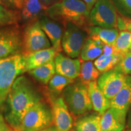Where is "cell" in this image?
Masks as SVG:
<instances>
[{
	"label": "cell",
	"instance_id": "22",
	"mask_svg": "<svg viewBox=\"0 0 131 131\" xmlns=\"http://www.w3.org/2000/svg\"><path fill=\"white\" fill-rule=\"evenodd\" d=\"M30 74L38 81L44 84H48L55 73L54 60L29 71Z\"/></svg>",
	"mask_w": 131,
	"mask_h": 131
},
{
	"label": "cell",
	"instance_id": "5",
	"mask_svg": "<svg viewBox=\"0 0 131 131\" xmlns=\"http://www.w3.org/2000/svg\"><path fill=\"white\" fill-rule=\"evenodd\" d=\"M52 109L41 100L26 113L19 131H39L52 125Z\"/></svg>",
	"mask_w": 131,
	"mask_h": 131
},
{
	"label": "cell",
	"instance_id": "41",
	"mask_svg": "<svg viewBox=\"0 0 131 131\" xmlns=\"http://www.w3.org/2000/svg\"><path fill=\"white\" fill-rule=\"evenodd\" d=\"M70 131H75V130H73V129H71V130H70Z\"/></svg>",
	"mask_w": 131,
	"mask_h": 131
},
{
	"label": "cell",
	"instance_id": "40",
	"mask_svg": "<svg viewBox=\"0 0 131 131\" xmlns=\"http://www.w3.org/2000/svg\"><path fill=\"white\" fill-rule=\"evenodd\" d=\"M0 5H3V3H2V1H1V0H0Z\"/></svg>",
	"mask_w": 131,
	"mask_h": 131
},
{
	"label": "cell",
	"instance_id": "4",
	"mask_svg": "<svg viewBox=\"0 0 131 131\" xmlns=\"http://www.w3.org/2000/svg\"><path fill=\"white\" fill-rule=\"evenodd\" d=\"M88 85L80 81L69 85L63 91V99L70 114L81 116L93 109L88 94Z\"/></svg>",
	"mask_w": 131,
	"mask_h": 131
},
{
	"label": "cell",
	"instance_id": "35",
	"mask_svg": "<svg viewBox=\"0 0 131 131\" xmlns=\"http://www.w3.org/2000/svg\"><path fill=\"white\" fill-rule=\"evenodd\" d=\"M40 1H41L44 4L49 7L52 4H53L54 3H57L59 0H40Z\"/></svg>",
	"mask_w": 131,
	"mask_h": 131
},
{
	"label": "cell",
	"instance_id": "24",
	"mask_svg": "<svg viewBox=\"0 0 131 131\" xmlns=\"http://www.w3.org/2000/svg\"><path fill=\"white\" fill-rule=\"evenodd\" d=\"M123 57L119 54H113L109 56L102 54L95 60L94 64L101 73H104L115 68Z\"/></svg>",
	"mask_w": 131,
	"mask_h": 131
},
{
	"label": "cell",
	"instance_id": "18",
	"mask_svg": "<svg viewBox=\"0 0 131 131\" xmlns=\"http://www.w3.org/2000/svg\"><path fill=\"white\" fill-rule=\"evenodd\" d=\"M90 38L102 45H114L118 35L117 29H106L98 26H91L88 32Z\"/></svg>",
	"mask_w": 131,
	"mask_h": 131
},
{
	"label": "cell",
	"instance_id": "28",
	"mask_svg": "<svg viewBox=\"0 0 131 131\" xmlns=\"http://www.w3.org/2000/svg\"><path fill=\"white\" fill-rule=\"evenodd\" d=\"M114 69L126 75H131V51L122 57V60Z\"/></svg>",
	"mask_w": 131,
	"mask_h": 131
},
{
	"label": "cell",
	"instance_id": "33",
	"mask_svg": "<svg viewBox=\"0 0 131 131\" xmlns=\"http://www.w3.org/2000/svg\"><path fill=\"white\" fill-rule=\"evenodd\" d=\"M103 55L106 56H109V55H113L115 53V48L114 45H104L103 46Z\"/></svg>",
	"mask_w": 131,
	"mask_h": 131
},
{
	"label": "cell",
	"instance_id": "9",
	"mask_svg": "<svg viewBox=\"0 0 131 131\" xmlns=\"http://www.w3.org/2000/svg\"><path fill=\"white\" fill-rule=\"evenodd\" d=\"M86 36L84 30L77 26L70 23L66 24L61 46L68 56L72 58L79 57Z\"/></svg>",
	"mask_w": 131,
	"mask_h": 131
},
{
	"label": "cell",
	"instance_id": "36",
	"mask_svg": "<svg viewBox=\"0 0 131 131\" xmlns=\"http://www.w3.org/2000/svg\"><path fill=\"white\" fill-rule=\"evenodd\" d=\"M82 1H84V2L92 9V8L93 7V6H94L95 4L96 3V1H97L98 0H82Z\"/></svg>",
	"mask_w": 131,
	"mask_h": 131
},
{
	"label": "cell",
	"instance_id": "7",
	"mask_svg": "<svg viewBox=\"0 0 131 131\" xmlns=\"http://www.w3.org/2000/svg\"><path fill=\"white\" fill-rule=\"evenodd\" d=\"M51 46L50 41L41 27L39 19L27 25L23 35L24 54L51 48Z\"/></svg>",
	"mask_w": 131,
	"mask_h": 131
},
{
	"label": "cell",
	"instance_id": "23",
	"mask_svg": "<svg viewBox=\"0 0 131 131\" xmlns=\"http://www.w3.org/2000/svg\"><path fill=\"white\" fill-rule=\"evenodd\" d=\"M100 73L91 61H81L80 73L78 77L84 84L88 85L92 81H96L100 76Z\"/></svg>",
	"mask_w": 131,
	"mask_h": 131
},
{
	"label": "cell",
	"instance_id": "38",
	"mask_svg": "<svg viewBox=\"0 0 131 131\" xmlns=\"http://www.w3.org/2000/svg\"><path fill=\"white\" fill-rule=\"evenodd\" d=\"M127 30L129 31V32H131V21H130V22H129L128 26H127Z\"/></svg>",
	"mask_w": 131,
	"mask_h": 131
},
{
	"label": "cell",
	"instance_id": "25",
	"mask_svg": "<svg viewBox=\"0 0 131 131\" xmlns=\"http://www.w3.org/2000/svg\"><path fill=\"white\" fill-rule=\"evenodd\" d=\"M115 53L124 56L130 51L131 32L127 30L120 31L114 45Z\"/></svg>",
	"mask_w": 131,
	"mask_h": 131
},
{
	"label": "cell",
	"instance_id": "26",
	"mask_svg": "<svg viewBox=\"0 0 131 131\" xmlns=\"http://www.w3.org/2000/svg\"><path fill=\"white\" fill-rule=\"evenodd\" d=\"M19 18L20 15L16 10L0 5V27L16 24Z\"/></svg>",
	"mask_w": 131,
	"mask_h": 131
},
{
	"label": "cell",
	"instance_id": "37",
	"mask_svg": "<svg viewBox=\"0 0 131 131\" xmlns=\"http://www.w3.org/2000/svg\"><path fill=\"white\" fill-rule=\"evenodd\" d=\"M39 131H58L55 126L54 125H51L50 126L46 127V128L42 129V130H40Z\"/></svg>",
	"mask_w": 131,
	"mask_h": 131
},
{
	"label": "cell",
	"instance_id": "13",
	"mask_svg": "<svg viewBox=\"0 0 131 131\" xmlns=\"http://www.w3.org/2000/svg\"><path fill=\"white\" fill-rule=\"evenodd\" d=\"M127 114L110 107L101 115V131H123Z\"/></svg>",
	"mask_w": 131,
	"mask_h": 131
},
{
	"label": "cell",
	"instance_id": "15",
	"mask_svg": "<svg viewBox=\"0 0 131 131\" xmlns=\"http://www.w3.org/2000/svg\"><path fill=\"white\" fill-rule=\"evenodd\" d=\"M57 53L58 52L55 49L51 47L28 54L23 53L25 61V71L29 72L53 61Z\"/></svg>",
	"mask_w": 131,
	"mask_h": 131
},
{
	"label": "cell",
	"instance_id": "12",
	"mask_svg": "<svg viewBox=\"0 0 131 131\" xmlns=\"http://www.w3.org/2000/svg\"><path fill=\"white\" fill-rule=\"evenodd\" d=\"M55 72L70 79L75 80L79 77L81 61L78 58H70L59 52L54 59Z\"/></svg>",
	"mask_w": 131,
	"mask_h": 131
},
{
	"label": "cell",
	"instance_id": "14",
	"mask_svg": "<svg viewBox=\"0 0 131 131\" xmlns=\"http://www.w3.org/2000/svg\"><path fill=\"white\" fill-rule=\"evenodd\" d=\"M42 30L50 41L52 48L59 53L62 50L61 40L63 38V29L58 22L49 16L42 15L39 19Z\"/></svg>",
	"mask_w": 131,
	"mask_h": 131
},
{
	"label": "cell",
	"instance_id": "20",
	"mask_svg": "<svg viewBox=\"0 0 131 131\" xmlns=\"http://www.w3.org/2000/svg\"><path fill=\"white\" fill-rule=\"evenodd\" d=\"M48 8L40 0H24L21 17L24 21L34 19L42 16Z\"/></svg>",
	"mask_w": 131,
	"mask_h": 131
},
{
	"label": "cell",
	"instance_id": "32",
	"mask_svg": "<svg viewBox=\"0 0 131 131\" xmlns=\"http://www.w3.org/2000/svg\"><path fill=\"white\" fill-rule=\"evenodd\" d=\"M122 7L131 15V0H118Z\"/></svg>",
	"mask_w": 131,
	"mask_h": 131
},
{
	"label": "cell",
	"instance_id": "27",
	"mask_svg": "<svg viewBox=\"0 0 131 131\" xmlns=\"http://www.w3.org/2000/svg\"><path fill=\"white\" fill-rule=\"evenodd\" d=\"M74 80L65 77L61 75L55 74L49 82V88L54 92L60 93L63 91L67 86L72 84Z\"/></svg>",
	"mask_w": 131,
	"mask_h": 131
},
{
	"label": "cell",
	"instance_id": "19",
	"mask_svg": "<svg viewBox=\"0 0 131 131\" xmlns=\"http://www.w3.org/2000/svg\"><path fill=\"white\" fill-rule=\"evenodd\" d=\"M101 115L98 112L83 115L73 123L75 131H101Z\"/></svg>",
	"mask_w": 131,
	"mask_h": 131
},
{
	"label": "cell",
	"instance_id": "29",
	"mask_svg": "<svg viewBox=\"0 0 131 131\" xmlns=\"http://www.w3.org/2000/svg\"><path fill=\"white\" fill-rule=\"evenodd\" d=\"M131 21V19L129 18L123 16H118L117 21V29L120 31L127 30V26L129 22Z\"/></svg>",
	"mask_w": 131,
	"mask_h": 131
},
{
	"label": "cell",
	"instance_id": "21",
	"mask_svg": "<svg viewBox=\"0 0 131 131\" xmlns=\"http://www.w3.org/2000/svg\"><path fill=\"white\" fill-rule=\"evenodd\" d=\"M103 46L101 44L98 43L92 39L88 38L83 44L80 58L83 61H92L102 55Z\"/></svg>",
	"mask_w": 131,
	"mask_h": 131
},
{
	"label": "cell",
	"instance_id": "34",
	"mask_svg": "<svg viewBox=\"0 0 131 131\" xmlns=\"http://www.w3.org/2000/svg\"><path fill=\"white\" fill-rule=\"evenodd\" d=\"M126 123L127 128L131 129V104L127 112Z\"/></svg>",
	"mask_w": 131,
	"mask_h": 131
},
{
	"label": "cell",
	"instance_id": "31",
	"mask_svg": "<svg viewBox=\"0 0 131 131\" xmlns=\"http://www.w3.org/2000/svg\"><path fill=\"white\" fill-rule=\"evenodd\" d=\"M13 131L9 126L6 120H5L3 115L0 112V131Z\"/></svg>",
	"mask_w": 131,
	"mask_h": 131
},
{
	"label": "cell",
	"instance_id": "39",
	"mask_svg": "<svg viewBox=\"0 0 131 131\" xmlns=\"http://www.w3.org/2000/svg\"><path fill=\"white\" fill-rule=\"evenodd\" d=\"M124 131H131V129H127V130H126Z\"/></svg>",
	"mask_w": 131,
	"mask_h": 131
},
{
	"label": "cell",
	"instance_id": "2",
	"mask_svg": "<svg viewBox=\"0 0 131 131\" xmlns=\"http://www.w3.org/2000/svg\"><path fill=\"white\" fill-rule=\"evenodd\" d=\"M91 9L82 0H59L47 10L48 16L64 24L70 23L83 28L89 23Z\"/></svg>",
	"mask_w": 131,
	"mask_h": 131
},
{
	"label": "cell",
	"instance_id": "6",
	"mask_svg": "<svg viewBox=\"0 0 131 131\" xmlns=\"http://www.w3.org/2000/svg\"><path fill=\"white\" fill-rule=\"evenodd\" d=\"M118 16L112 0H98L90 12L89 23L102 28L117 29Z\"/></svg>",
	"mask_w": 131,
	"mask_h": 131
},
{
	"label": "cell",
	"instance_id": "11",
	"mask_svg": "<svg viewBox=\"0 0 131 131\" xmlns=\"http://www.w3.org/2000/svg\"><path fill=\"white\" fill-rule=\"evenodd\" d=\"M53 123L58 131H70L73 126V120L63 98L55 100L52 104Z\"/></svg>",
	"mask_w": 131,
	"mask_h": 131
},
{
	"label": "cell",
	"instance_id": "30",
	"mask_svg": "<svg viewBox=\"0 0 131 131\" xmlns=\"http://www.w3.org/2000/svg\"><path fill=\"white\" fill-rule=\"evenodd\" d=\"M3 5L7 6V7L16 8L18 9H22L24 0H1Z\"/></svg>",
	"mask_w": 131,
	"mask_h": 131
},
{
	"label": "cell",
	"instance_id": "42",
	"mask_svg": "<svg viewBox=\"0 0 131 131\" xmlns=\"http://www.w3.org/2000/svg\"><path fill=\"white\" fill-rule=\"evenodd\" d=\"M130 51H131V49H130Z\"/></svg>",
	"mask_w": 131,
	"mask_h": 131
},
{
	"label": "cell",
	"instance_id": "3",
	"mask_svg": "<svg viewBox=\"0 0 131 131\" xmlns=\"http://www.w3.org/2000/svg\"><path fill=\"white\" fill-rule=\"evenodd\" d=\"M26 72L23 54L18 53L0 59V106H3L13 84Z\"/></svg>",
	"mask_w": 131,
	"mask_h": 131
},
{
	"label": "cell",
	"instance_id": "10",
	"mask_svg": "<svg viewBox=\"0 0 131 131\" xmlns=\"http://www.w3.org/2000/svg\"><path fill=\"white\" fill-rule=\"evenodd\" d=\"M126 78L127 75L113 69L103 73L96 81L106 97L111 100L122 89Z\"/></svg>",
	"mask_w": 131,
	"mask_h": 131
},
{
	"label": "cell",
	"instance_id": "17",
	"mask_svg": "<svg viewBox=\"0 0 131 131\" xmlns=\"http://www.w3.org/2000/svg\"><path fill=\"white\" fill-rule=\"evenodd\" d=\"M111 107L127 114L131 104V76L127 75L125 83L115 96L110 100Z\"/></svg>",
	"mask_w": 131,
	"mask_h": 131
},
{
	"label": "cell",
	"instance_id": "43",
	"mask_svg": "<svg viewBox=\"0 0 131 131\" xmlns=\"http://www.w3.org/2000/svg\"><path fill=\"white\" fill-rule=\"evenodd\" d=\"M11 131H12V130H11Z\"/></svg>",
	"mask_w": 131,
	"mask_h": 131
},
{
	"label": "cell",
	"instance_id": "16",
	"mask_svg": "<svg viewBox=\"0 0 131 131\" xmlns=\"http://www.w3.org/2000/svg\"><path fill=\"white\" fill-rule=\"evenodd\" d=\"M88 94L93 109L102 115L110 107V100L106 97L97 84V81H92L88 84Z\"/></svg>",
	"mask_w": 131,
	"mask_h": 131
},
{
	"label": "cell",
	"instance_id": "1",
	"mask_svg": "<svg viewBox=\"0 0 131 131\" xmlns=\"http://www.w3.org/2000/svg\"><path fill=\"white\" fill-rule=\"evenodd\" d=\"M41 100L32 81L25 76L16 78L4 103V117L13 131H19L24 115Z\"/></svg>",
	"mask_w": 131,
	"mask_h": 131
},
{
	"label": "cell",
	"instance_id": "8",
	"mask_svg": "<svg viewBox=\"0 0 131 131\" xmlns=\"http://www.w3.org/2000/svg\"><path fill=\"white\" fill-rule=\"evenodd\" d=\"M23 49V35L17 26L0 27V59L18 54Z\"/></svg>",
	"mask_w": 131,
	"mask_h": 131
}]
</instances>
